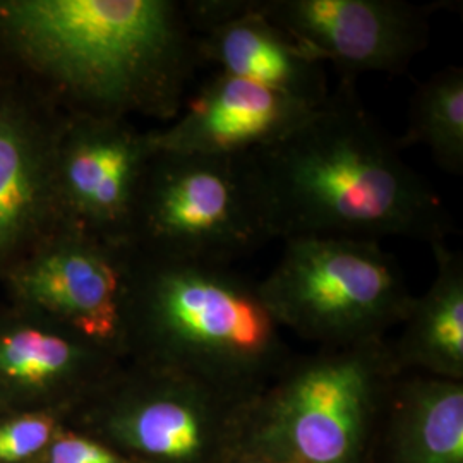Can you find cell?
I'll list each match as a JSON object with an SVG mask.
<instances>
[{
	"instance_id": "obj_3",
	"label": "cell",
	"mask_w": 463,
	"mask_h": 463,
	"mask_svg": "<svg viewBox=\"0 0 463 463\" xmlns=\"http://www.w3.org/2000/svg\"><path fill=\"white\" fill-rule=\"evenodd\" d=\"M275 323L260 288L232 265L155 258L133 249L126 348L143 347L149 359L244 367L269 357Z\"/></svg>"
},
{
	"instance_id": "obj_16",
	"label": "cell",
	"mask_w": 463,
	"mask_h": 463,
	"mask_svg": "<svg viewBox=\"0 0 463 463\" xmlns=\"http://www.w3.org/2000/svg\"><path fill=\"white\" fill-rule=\"evenodd\" d=\"M116 419L118 438L153 458L184 460L201 445L198 415L166 388L136 398Z\"/></svg>"
},
{
	"instance_id": "obj_6",
	"label": "cell",
	"mask_w": 463,
	"mask_h": 463,
	"mask_svg": "<svg viewBox=\"0 0 463 463\" xmlns=\"http://www.w3.org/2000/svg\"><path fill=\"white\" fill-rule=\"evenodd\" d=\"M133 249L61 225L0 283L7 300L116 354L126 348Z\"/></svg>"
},
{
	"instance_id": "obj_19",
	"label": "cell",
	"mask_w": 463,
	"mask_h": 463,
	"mask_svg": "<svg viewBox=\"0 0 463 463\" xmlns=\"http://www.w3.org/2000/svg\"><path fill=\"white\" fill-rule=\"evenodd\" d=\"M40 463H122V460L97 441L61 430Z\"/></svg>"
},
{
	"instance_id": "obj_4",
	"label": "cell",
	"mask_w": 463,
	"mask_h": 463,
	"mask_svg": "<svg viewBox=\"0 0 463 463\" xmlns=\"http://www.w3.org/2000/svg\"><path fill=\"white\" fill-rule=\"evenodd\" d=\"M269 241L248 155H153L134 212L136 252L232 265Z\"/></svg>"
},
{
	"instance_id": "obj_8",
	"label": "cell",
	"mask_w": 463,
	"mask_h": 463,
	"mask_svg": "<svg viewBox=\"0 0 463 463\" xmlns=\"http://www.w3.org/2000/svg\"><path fill=\"white\" fill-rule=\"evenodd\" d=\"M283 32L333 64L340 81L402 74L430 42V5L405 0H254Z\"/></svg>"
},
{
	"instance_id": "obj_5",
	"label": "cell",
	"mask_w": 463,
	"mask_h": 463,
	"mask_svg": "<svg viewBox=\"0 0 463 463\" xmlns=\"http://www.w3.org/2000/svg\"><path fill=\"white\" fill-rule=\"evenodd\" d=\"M258 288L275 321L321 336L363 335L411 309L402 266L369 239H287Z\"/></svg>"
},
{
	"instance_id": "obj_11",
	"label": "cell",
	"mask_w": 463,
	"mask_h": 463,
	"mask_svg": "<svg viewBox=\"0 0 463 463\" xmlns=\"http://www.w3.org/2000/svg\"><path fill=\"white\" fill-rule=\"evenodd\" d=\"M112 357L49 316L0 304V415L61 412Z\"/></svg>"
},
{
	"instance_id": "obj_12",
	"label": "cell",
	"mask_w": 463,
	"mask_h": 463,
	"mask_svg": "<svg viewBox=\"0 0 463 463\" xmlns=\"http://www.w3.org/2000/svg\"><path fill=\"white\" fill-rule=\"evenodd\" d=\"M317 107L263 84L216 72L189 95L174 120L151 129V139L156 151L242 156L292 133Z\"/></svg>"
},
{
	"instance_id": "obj_9",
	"label": "cell",
	"mask_w": 463,
	"mask_h": 463,
	"mask_svg": "<svg viewBox=\"0 0 463 463\" xmlns=\"http://www.w3.org/2000/svg\"><path fill=\"white\" fill-rule=\"evenodd\" d=\"M64 116L0 76V280L62 225L53 165Z\"/></svg>"
},
{
	"instance_id": "obj_7",
	"label": "cell",
	"mask_w": 463,
	"mask_h": 463,
	"mask_svg": "<svg viewBox=\"0 0 463 463\" xmlns=\"http://www.w3.org/2000/svg\"><path fill=\"white\" fill-rule=\"evenodd\" d=\"M156 149L129 118L64 116L53 184L62 225L129 246L134 212Z\"/></svg>"
},
{
	"instance_id": "obj_13",
	"label": "cell",
	"mask_w": 463,
	"mask_h": 463,
	"mask_svg": "<svg viewBox=\"0 0 463 463\" xmlns=\"http://www.w3.org/2000/svg\"><path fill=\"white\" fill-rule=\"evenodd\" d=\"M376 359L350 352L302 367L285 386L281 419L302 463H344L355 445L376 378Z\"/></svg>"
},
{
	"instance_id": "obj_14",
	"label": "cell",
	"mask_w": 463,
	"mask_h": 463,
	"mask_svg": "<svg viewBox=\"0 0 463 463\" xmlns=\"http://www.w3.org/2000/svg\"><path fill=\"white\" fill-rule=\"evenodd\" d=\"M436 279L417 306L411 352L445 371H460L463 363V256L438 242L430 246Z\"/></svg>"
},
{
	"instance_id": "obj_1",
	"label": "cell",
	"mask_w": 463,
	"mask_h": 463,
	"mask_svg": "<svg viewBox=\"0 0 463 463\" xmlns=\"http://www.w3.org/2000/svg\"><path fill=\"white\" fill-rule=\"evenodd\" d=\"M199 55L179 0H0V76L66 116L168 124Z\"/></svg>"
},
{
	"instance_id": "obj_10",
	"label": "cell",
	"mask_w": 463,
	"mask_h": 463,
	"mask_svg": "<svg viewBox=\"0 0 463 463\" xmlns=\"http://www.w3.org/2000/svg\"><path fill=\"white\" fill-rule=\"evenodd\" d=\"M185 11L201 62L316 105L330 97L325 61L269 21L254 0H189Z\"/></svg>"
},
{
	"instance_id": "obj_18",
	"label": "cell",
	"mask_w": 463,
	"mask_h": 463,
	"mask_svg": "<svg viewBox=\"0 0 463 463\" xmlns=\"http://www.w3.org/2000/svg\"><path fill=\"white\" fill-rule=\"evenodd\" d=\"M61 412L0 415V463H40L59 434Z\"/></svg>"
},
{
	"instance_id": "obj_17",
	"label": "cell",
	"mask_w": 463,
	"mask_h": 463,
	"mask_svg": "<svg viewBox=\"0 0 463 463\" xmlns=\"http://www.w3.org/2000/svg\"><path fill=\"white\" fill-rule=\"evenodd\" d=\"M417 455L420 463L463 462V392L455 383L419 390Z\"/></svg>"
},
{
	"instance_id": "obj_2",
	"label": "cell",
	"mask_w": 463,
	"mask_h": 463,
	"mask_svg": "<svg viewBox=\"0 0 463 463\" xmlns=\"http://www.w3.org/2000/svg\"><path fill=\"white\" fill-rule=\"evenodd\" d=\"M273 241L403 237L447 242L443 199L365 110L355 81L336 90L292 133L248 155Z\"/></svg>"
},
{
	"instance_id": "obj_15",
	"label": "cell",
	"mask_w": 463,
	"mask_h": 463,
	"mask_svg": "<svg viewBox=\"0 0 463 463\" xmlns=\"http://www.w3.org/2000/svg\"><path fill=\"white\" fill-rule=\"evenodd\" d=\"M420 145L451 175L463 172V69L448 66L415 90L398 146Z\"/></svg>"
}]
</instances>
